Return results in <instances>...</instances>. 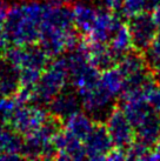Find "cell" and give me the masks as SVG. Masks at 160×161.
<instances>
[{
  "label": "cell",
  "instance_id": "1",
  "mask_svg": "<svg viewBox=\"0 0 160 161\" xmlns=\"http://www.w3.org/2000/svg\"><path fill=\"white\" fill-rule=\"evenodd\" d=\"M46 3L26 1L9 7L3 31L9 45L27 46L38 44L39 26Z\"/></svg>",
  "mask_w": 160,
  "mask_h": 161
},
{
  "label": "cell",
  "instance_id": "2",
  "mask_svg": "<svg viewBox=\"0 0 160 161\" xmlns=\"http://www.w3.org/2000/svg\"><path fill=\"white\" fill-rule=\"evenodd\" d=\"M68 82V66L66 57L51 60L32 91V105L47 106L54 95L62 91Z\"/></svg>",
  "mask_w": 160,
  "mask_h": 161
},
{
  "label": "cell",
  "instance_id": "3",
  "mask_svg": "<svg viewBox=\"0 0 160 161\" xmlns=\"http://www.w3.org/2000/svg\"><path fill=\"white\" fill-rule=\"evenodd\" d=\"M49 115V111L44 106L19 105L6 127H9L21 136H26L38 130Z\"/></svg>",
  "mask_w": 160,
  "mask_h": 161
},
{
  "label": "cell",
  "instance_id": "4",
  "mask_svg": "<svg viewBox=\"0 0 160 161\" xmlns=\"http://www.w3.org/2000/svg\"><path fill=\"white\" fill-rule=\"evenodd\" d=\"M78 94L81 101V108L94 121L104 122L110 112L116 106V103H113L114 98L107 93L102 87H100L99 84L92 88L79 92Z\"/></svg>",
  "mask_w": 160,
  "mask_h": 161
},
{
  "label": "cell",
  "instance_id": "5",
  "mask_svg": "<svg viewBox=\"0 0 160 161\" xmlns=\"http://www.w3.org/2000/svg\"><path fill=\"white\" fill-rule=\"evenodd\" d=\"M114 147L126 148L134 141V127L119 105H116L104 121Z\"/></svg>",
  "mask_w": 160,
  "mask_h": 161
},
{
  "label": "cell",
  "instance_id": "6",
  "mask_svg": "<svg viewBox=\"0 0 160 161\" xmlns=\"http://www.w3.org/2000/svg\"><path fill=\"white\" fill-rule=\"evenodd\" d=\"M126 25L131 34L133 48L144 53L158 32L152 18V13L145 11L137 15L129 17Z\"/></svg>",
  "mask_w": 160,
  "mask_h": 161
},
{
  "label": "cell",
  "instance_id": "7",
  "mask_svg": "<svg viewBox=\"0 0 160 161\" xmlns=\"http://www.w3.org/2000/svg\"><path fill=\"white\" fill-rule=\"evenodd\" d=\"M83 142L86 152V159L94 161L106 160L107 154L113 148L106 126L101 121H94L89 134Z\"/></svg>",
  "mask_w": 160,
  "mask_h": 161
},
{
  "label": "cell",
  "instance_id": "8",
  "mask_svg": "<svg viewBox=\"0 0 160 161\" xmlns=\"http://www.w3.org/2000/svg\"><path fill=\"white\" fill-rule=\"evenodd\" d=\"M57 160H83L86 158L83 140L76 138L64 127L52 138Z\"/></svg>",
  "mask_w": 160,
  "mask_h": 161
},
{
  "label": "cell",
  "instance_id": "9",
  "mask_svg": "<svg viewBox=\"0 0 160 161\" xmlns=\"http://www.w3.org/2000/svg\"><path fill=\"white\" fill-rule=\"evenodd\" d=\"M123 24L124 23L121 20V14L112 13L105 8L98 9L92 30L89 36H86V38H89V40L107 44L114 34V32Z\"/></svg>",
  "mask_w": 160,
  "mask_h": 161
},
{
  "label": "cell",
  "instance_id": "10",
  "mask_svg": "<svg viewBox=\"0 0 160 161\" xmlns=\"http://www.w3.org/2000/svg\"><path fill=\"white\" fill-rule=\"evenodd\" d=\"M81 109V101L78 92L74 88L66 90V87L54 95L47 103V111L49 114L57 116L61 121L66 120L73 113Z\"/></svg>",
  "mask_w": 160,
  "mask_h": 161
},
{
  "label": "cell",
  "instance_id": "11",
  "mask_svg": "<svg viewBox=\"0 0 160 161\" xmlns=\"http://www.w3.org/2000/svg\"><path fill=\"white\" fill-rule=\"evenodd\" d=\"M160 138V114L152 111L134 128V140L153 149Z\"/></svg>",
  "mask_w": 160,
  "mask_h": 161
},
{
  "label": "cell",
  "instance_id": "12",
  "mask_svg": "<svg viewBox=\"0 0 160 161\" xmlns=\"http://www.w3.org/2000/svg\"><path fill=\"white\" fill-rule=\"evenodd\" d=\"M24 136L9 127H0V153L3 154V160H17L22 159L21 151Z\"/></svg>",
  "mask_w": 160,
  "mask_h": 161
},
{
  "label": "cell",
  "instance_id": "13",
  "mask_svg": "<svg viewBox=\"0 0 160 161\" xmlns=\"http://www.w3.org/2000/svg\"><path fill=\"white\" fill-rule=\"evenodd\" d=\"M20 87V71L0 57V95L14 97Z\"/></svg>",
  "mask_w": 160,
  "mask_h": 161
},
{
  "label": "cell",
  "instance_id": "14",
  "mask_svg": "<svg viewBox=\"0 0 160 161\" xmlns=\"http://www.w3.org/2000/svg\"><path fill=\"white\" fill-rule=\"evenodd\" d=\"M97 13H98V9L85 3H77L72 7L74 28L79 32L80 36H86L89 34Z\"/></svg>",
  "mask_w": 160,
  "mask_h": 161
},
{
  "label": "cell",
  "instance_id": "15",
  "mask_svg": "<svg viewBox=\"0 0 160 161\" xmlns=\"http://www.w3.org/2000/svg\"><path fill=\"white\" fill-rule=\"evenodd\" d=\"M94 124V120L86 112H81V109L73 113L66 120L62 121V127L70 132L76 138L84 141L89 134Z\"/></svg>",
  "mask_w": 160,
  "mask_h": 161
},
{
  "label": "cell",
  "instance_id": "16",
  "mask_svg": "<svg viewBox=\"0 0 160 161\" xmlns=\"http://www.w3.org/2000/svg\"><path fill=\"white\" fill-rule=\"evenodd\" d=\"M117 68L121 72V74L124 76L135 74L145 69H150L144 53L134 48L120 57L117 63Z\"/></svg>",
  "mask_w": 160,
  "mask_h": 161
},
{
  "label": "cell",
  "instance_id": "17",
  "mask_svg": "<svg viewBox=\"0 0 160 161\" xmlns=\"http://www.w3.org/2000/svg\"><path fill=\"white\" fill-rule=\"evenodd\" d=\"M125 76L121 74V72L116 67L108 68L106 71L100 72L98 84L102 87L108 94H111L113 98H119L120 93L124 87Z\"/></svg>",
  "mask_w": 160,
  "mask_h": 161
},
{
  "label": "cell",
  "instance_id": "18",
  "mask_svg": "<svg viewBox=\"0 0 160 161\" xmlns=\"http://www.w3.org/2000/svg\"><path fill=\"white\" fill-rule=\"evenodd\" d=\"M107 45L113 52V54L118 58V60H119L121 55H124L125 53H127V52H129L131 49L133 48L131 34H129V31L126 24H123L114 32V34L112 36L110 41L107 42Z\"/></svg>",
  "mask_w": 160,
  "mask_h": 161
},
{
  "label": "cell",
  "instance_id": "19",
  "mask_svg": "<svg viewBox=\"0 0 160 161\" xmlns=\"http://www.w3.org/2000/svg\"><path fill=\"white\" fill-rule=\"evenodd\" d=\"M142 92H144L145 100L152 111L160 114V86L157 85L154 80L152 79L144 86Z\"/></svg>",
  "mask_w": 160,
  "mask_h": 161
},
{
  "label": "cell",
  "instance_id": "20",
  "mask_svg": "<svg viewBox=\"0 0 160 161\" xmlns=\"http://www.w3.org/2000/svg\"><path fill=\"white\" fill-rule=\"evenodd\" d=\"M144 55L150 69L160 66V30H158L152 42L144 52Z\"/></svg>",
  "mask_w": 160,
  "mask_h": 161
},
{
  "label": "cell",
  "instance_id": "21",
  "mask_svg": "<svg viewBox=\"0 0 160 161\" xmlns=\"http://www.w3.org/2000/svg\"><path fill=\"white\" fill-rule=\"evenodd\" d=\"M18 106L19 103L14 100L13 97H0V120L3 126L9 124L11 116Z\"/></svg>",
  "mask_w": 160,
  "mask_h": 161
},
{
  "label": "cell",
  "instance_id": "22",
  "mask_svg": "<svg viewBox=\"0 0 160 161\" xmlns=\"http://www.w3.org/2000/svg\"><path fill=\"white\" fill-rule=\"evenodd\" d=\"M152 149L134 140L126 148V160H146Z\"/></svg>",
  "mask_w": 160,
  "mask_h": 161
},
{
  "label": "cell",
  "instance_id": "23",
  "mask_svg": "<svg viewBox=\"0 0 160 161\" xmlns=\"http://www.w3.org/2000/svg\"><path fill=\"white\" fill-rule=\"evenodd\" d=\"M145 11H147L146 0H124L121 14L129 18V17L137 15V14L145 12Z\"/></svg>",
  "mask_w": 160,
  "mask_h": 161
},
{
  "label": "cell",
  "instance_id": "24",
  "mask_svg": "<svg viewBox=\"0 0 160 161\" xmlns=\"http://www.w3.org/2000/svg\"><path fill=\"white\" fill-rule=\"evenodd\" d=\"M43 72L33 68H21L20 69V87L33 88L39 80Z\"/></svg>",
  "mask_w": 160,
  "mask_h": 161
},
{
  "label": "cell",
  "instance_id": "25",
  "mask_svg": "<svg viewBox=\"0 0 160 161\" xmlns=\"http://www.w3.org/2000/svg\"><path fill=\"white\" fill-rule=\"evenodd\" d=\"M102 7L112 13H121L124 0H100Z\"/></svg>",
  "mask_w": 160,
  "mask_h": 161
},
{
  "label": "cell",
  "instance_id": "26",
  "mask_svg": "<svg viewBox=\"0 0 160 161\" xmlns=\"http://www.w3.org/2000/svg\"><path fill=\"white\" fill-rule=\"evenodd\" d=\"M106 160L110 161H120V160H126V149L120 147H114L112 148L110 153L107 154Z\"/></svg>",
  "mask_w": 160,
  "mask_h": 161
},
{
  "label": "cell",
  "instance_id": "27",
  "mask_svg": "<svg viewBox=\"0 0 160 161\" xmlns=\"http://www.w3.org/2000/svg\"><path fill=\"white\" fill-rule=\"evenodd\" d=\"M146 160H154V161L160 160V138H159V140L157 141L154 148H153L151 152H150V154L147 155Z\"/></svg>",
  "mask_w": 160,
  "mask_h": 161
},
{
  "label": "cell",
  "instance_id": "28",
  "mask_svg": "<svg viewBox=\"0 0 160 161\" xmlns=\"http://www.w3.org/2000/svg\"><path fill=\"white\" fill-rule=\"evenodd\" d=\"M7 11H9V5L6 4L5 0H0V27L3 26V24H4Z\"/></svg>",
  "mask_w": 160,
  "mask_h": 161
},
{
  "label": "cell",
  "instance_id": "29",
  "mask_svg": "<svg viewBox=\"0 0 160 161\" xmlns=\"http://www.w3.org/2000/svg\"><path fill=\"white\" fill-rule=\"evenodd\" d=\"M151 13H152V18H153V21L156 24L157 28L160 30V6L156 7Z\"/></svg>",
  "mask_w": 160,
  "mask_h": 161
},
{
  "label": "cell",
  "instance_id": "30",
  "mask_svg": "<svg viewBox=\"0 0 160 161\" xmlns=\"http://www.w3.org/2000/svg\"><path fill=\"white\" fill-rule=\"evenodd\" d=\"M76 0H46V3L53 5V6H68Z\"/></svg>",
  "mask_w": 160,
  "mask_h": 161
},
{
  "label": "cell",
  "instance_id": "31",
  "mask_svg": "<svg viewBox=\"0 0 160 161\" xmlns=\"http://www.w3.org/2000/svg\"><path fill=\"white\" fill-rule=\"evenodd\" d=\"M158 6H160V0H146V9L148 12H152Z\"/></svg>",
  "mask_w": 160,
  "mask_h": 161
},
{
  "label": "cell",
  "instance_id": "32",
  "mask_svg": "<svg viewBox=\"0 0 160 161\" xmlns=\"http://www.w3.org/2000/svg\"><path fill=\"white\" fill-rule=\"evenodd\" d=\"M151 71H152V76H153L154 82H156L158 86H160V66L153 68Z\"/></svg>",
  "mask_w": 160,
  "mask_h": 161
},
{
  "label": "cell",
  "instance_id": "33",
  "mask_svg": "<svg viewBox=\"0 0 160 161\" xmlns=\"http://www.w3.org/2000/svg\"><path fill=\"white\" fill-rule=\"evenodd\" d=\"M0 160H3V154L0 153Z\"/></svg>",
  "mask_w": 160,
  "mask_h": 161
},
{
  "label": "cell",
  "instance_id": "34",
  "mask_svg": "<svg viewBox=\"0 0 160 161\" xmlns=\"http://www.w3.org/2000/svg\"><path fill=\"white\" fill-rule=\"evenodd\" d=\"M0 97H1V95H0Z\"/></svg>",
  "mask_w": 160,
  "mask_h": 161
}]
</instances>
